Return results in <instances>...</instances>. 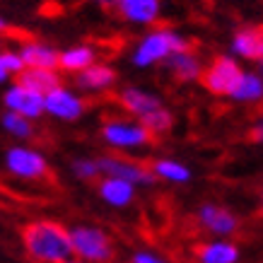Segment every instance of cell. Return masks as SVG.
<instances>
[{"instance_id":"cell-1","label":"cell","mask_w":263,"mask_h":263,"mask_svg":"<svg viewBox=\"0 0 263 263\" xmlns=\"http://www.w3.org/2000/svg\"><path fill=\"white\" fill-rule=\"evenodd\" d=\"M20 241L32 263H65L72 254L70 227L56 220H32L20 232Z\"/></svg>"},{"instance_id":"cell-2","label":"cell","mask_w":263,"mask_h":263,"mask_svg":"<svg viewBox=\"0 0 263 263\" xmlns=\"http://www.w3.org/2000/svg\"><path fill=\"white\" fill-rule=\"evenodd\" d=\"M116 102L121 104L123 111L133 116V121L143 123L152 136H167L174 126V116L169 111V106L147 89L126 87L116 95Z\"/></svg>"},{"instance_id":"cell-3","label":"cell","mask_w":263,"mask_h":263,"mask_svg":"<svg viewBox=\"0 0 263 263\" xmlns=\"http://www.w3.org/2000/svg\"><path fill=\"white\" fill-rule=\"evenodd\" d=\"M191 51V41L169 27H157L143 36L130 51V63L136 68H152L157 63H167L174 53Z\"/></svg>"},{"instance_id":"cell-4","label":"cell","mask_w":263,"mask_h":263,"mask_svg":"<svg viewBox=\"0 0 263 263\" xmlns=\"http://www.w3.org/2000/svg\"><path fill=\"white\" fill-rule=\"evenodd\" d=\"M72 254L85 263H111L114 261V239L109 232L97 224H75L70 227Z\"/></svg>"},{"instance_id":"cell-5","label":"cell","mask_w":263,"mask_h":263,"mask_svg":"<svg viewBox=\"0 0 263 263\" xmlns=\"http://www.w3.org/2000/svg\"><path fill=\"white\" fill-rule=\"evenodd\" d=\"M241 75H244V70H241V65L237 63L234 56H215L205 65V72H203L200 82L210 95L232 97V92L239 85Z\"/></svg>"},{"instance_id":"cell-6","label":"cell","mask_w":263,"mask_h":263,"mask_svg":"<svg viewBox=\"0 0 263 263\" xmlns=\"http://www.w3.org/2000/svg\"><path fill=\"white\" fill-rule=\"evenodd\" d=\"M102 140L116 150H133L150 145L152 133L143 123L130 119H109L102 123Z\"/></svg>"},{"instance_id":"cell-7","label":"cell","mask_w":263,"mask_h":263,"mask_svg":"<svg viewBox=\"0 0 263 263\" xmlns=\"http://www.w3.org/2000/svg\"><path fill=\"white\" fill-rule=\"evenodd\" d=\"M5 169L20 181H41L48 176V162L41 152L15 145L5 152Z\"/></svg>"},{"instance_id":"cell-8","label":"cell","mask_w":263,"mask_h":263,"mask_svg":"<svg viewBox=\"0 0 263 263\" xmlns=\"http://www.w3.org/2000/svg\"><path fill=\"white\" fill-rule=\"evenodd\" d=\"M99 169L102 176H114V179H123V181L133 183V186H152L157 176L152 174L150 167H145L140 162L126 160L119 155H104L99 157Z\"/></svg>"},{"instance_id":"cell-9","label":"cell","mask_w":263,"mask_h":263,"mask_svg":"<svg viewBox=\"0 0 263 263\" xmlns=\"http://www.w3.org/2000/svg\"><path fill=\"white\" fill-rule=\"evenodd\" d=\"M196 220L205 232H210L217 239H227L239 230V217L232 210L217 205V203H203L196 210Z\"/></svg>"},{"instance_id":"cell-10","label":"cell","mask_w":263,"mask_h":263,"mask_svg":"<svg viewBox=\"0 0 263 263\" xmlns=\"http://www.w3.org/2000/svg\"><path fill=\"white\" fill-rule=\"evenodd\" d=\"M104 8L116 10V15L123 17L130 24H155L160 17V0H99Z\"/></svg>"},{"instance_id":"cell-11","label":"cell","mask_w":263,"mask_h":263,"mask_svg":"<svg viewBox=\"0 0 263 263\" xmlns=\"http://www.w3.org/2000/svg\"><path fill=\"white\" fill-rule=\"evenodd\" d=\"M3 104H5V111H15L24 119H39L41 114L46 111V97L36 95L32 89L22 87V85H10L8 92L3 95Z\"/></svg>"},{"instance_id":"cell-12","label":"cell","mask_w":263,"mask_h":263,"mask_svg":"<svg viewBox=\"0 0 263 263\" xmlns=\"http://www.w3.org/2000/svg\"><path fill=\"white\" fill-rule=\"evenodd\" d=\"M46 114L58 121H75L85 114V102L68 87H58L46 95Z\"/></svg>"},{"instance_id":"cell-13","label":"cell","mask_w":263,"mask_h":263,"mask_svg":"<svg viewBox=\"0 0 263 263\" xmlns=\"http://www.w3.org/2000/svg\"><path fill=\"white\" fill-rule=\"evenodd\" d=\"M230 51L237 58L261 63L263 61V24H254V27H241V29H237L234 36H232Z\"/></svg>"},{"instance_id":"cell-14","label":"cell","mask_w":263,"mask_h":263,"mask_svg":"<svg viewBox=\"0 0 263 263\" xmlns=\"http://www.w3.org/2000/svg\"><path fill=\"white\" fill-rule=\"evenodd\" d=\"M27 68H36V70H58L61 68V51L44 44V41H24L20 46Z\"/></svg>"},{"instance_id":"cell-15","label":"cell","mask_w":263,"mask_h":263,"mask_svg":"<svg viewBox=\"0 0 263 263\" xmlns=\"http://www.w3.org/2000/svg\"><path fill=\"white\" fill-rule=\"evenodd\" d=\"M97 193L99 198L111 208H126L136 198V186L123 181V179H114V176H104L97 181Z\"/></svg>"},{"instance_id":"cell-16","label":"cell","mask_w":263,"mask_h":263,"mask_svg":"<svg viewBox=\"0 0 263 263\" xmlns=\"http://www.w3.org/2000/svg\"><path fill=\"white\" fill-rule=\"evenodd\" d=\"M239 247L230 239L203 241L196 247V261L198 263H239Z\"/></svg>"},{"instance_id":"cell-17","label":"cell","mask_w":263,"mask_h":263,"mask_svg":"<svg viewBox=\"0 0 263 263\" xmlns=\"http://www.w3.org/2000/svg\"><path fill=\"white\" fill-rule=\"evenodd\" d=\"M167 70L174 75L179 82H196V80H203V72H205V65L200 63V58L191 51H181V53H174L169 58L167 63Z\"/></svg>"},{"instance_id":"cell-18","label":"cell","mask_w":263,"mask_h":263,"mask_svg":"<svg viewBox=\"0 0 263 263\" xmlns=\"http://www.w3.org/2000/svg\"><path fill=\"white\" fill-rule=\"evenodd\" d=\"M75 85L85 92H106L116 85V70L111 65L95 63L92 68L82 70L80 75H75Z\"/></svg>"},{"instance_id":"cell-19","label":"cell","mask_w":263,"mask_h":263,"mask_svg":"<svg viewBox=\"0 0 263 263\" xmlns=\"http://www.w3.org/2000/svg\"><path fill=\"white\" fill-rule=\"evenodd\" d=\"M15 82L27 89H32V92H36V95H41V97H46V95H51L53 89L63 87V85H61V75H58L56 70H36V68H27Z\"/></svg>"},{"instance_id":"cell-20","label":"cell","mask_w":263,"mask_h":263,"mask_svg":"<svg viewBox=\"0 0 263 263\" xmlns=\"http://www.w3.org/2000/svg\"><path fill=\"white\" fill-rule=\"evenodd\" d=\"M97 63V51L87 44H80V46H70L61 51V70L65 72H75L80 75L82 70H87Z\"/></svg>"},{"instance_id":"cell-21","label":"cell","mask_w":263,"mask_h":263,"mask_svg":"<svg viewBox=\"0 0 263 263\" xmlns=\"http://www.w3.org/2000/svg\"><path fill=\"white\" fill-rule=\"evenodd\" d=\"M230 99H234V102H241V104L263 102V78H261V72H249V70H244L239 85H237V89L232 92Z\"/></svg>"},{"instance_id":"cell-22","label":"cell","mask_w":263,"mask_h":263,"mask_svg":"<svg viewBox=\"0 0 263 263\" xmlns=\"http://www.w3.org/2000/svg\"><path fill=\"white\" fill-rule=\"evenodd\" d=\"M152 174L169 183H186L191 181V169L176 160H155L152 162Z\"/></svg>"},{"instance_id":"cell-23","label":"cell","mask_w":263,"mask_h":263,"mask_svg":"<svg viewBox=\"0 0 263 263\" xmlns=\"http://www.w3.org/2000/svg\"><path fill=\"white\" fill-rule=\"evenodd\" d=\"M27 70V63L20 51L15 48H3L0 51V82H8V78H20Z\"/></svg>"},{"instance_id":"cell-24","label":"cell","mask_w":263,"mask_h":263,"mask_svg":"<svg viewBox=\"0 0 263 263\" xmlns=\"http://www.w3.org/2000/svg\"><path fill=\"white\" fill-rule=\"evenodd\" d=\"M0 123H3V128H5V133H10L12 138H22V140H27V138L34 136L32 121L24 119V116H20V114H15V111H3Z\"/></svg>"},{"instance_id":"cell-25","label":"cell","mask_w":263,"mask_h":263,"mask_svg":"<svg viewBox=\"0 0 263 263\" xmlns=\"http://www.w3.org/2000/svg\"><path fill=\"white\" fill-rule=\"evenodd\" d=\"M70 172L75 179L80 181H97L102 176V169H99V160H92V157H75L70 162Z\"/></svg>"},{"instance_id":"cell-26","label":"cell","mask_w":263,"mask_h":263,"mask_svg":"<svg viewBox=\"0 0 263 263\" xmlns=\"http://www.w3.org/2000/svg\"><path fill=\"white\" fill-rule=\"evenodd\" d=\"M130 263H172L167 256L150 251V249H138L136 254L130 256Z\"/></svg>"},{"instance_id":"cell-27","label":"cell","mask_w":263,"mask_h":263,"mask_svg":"<svg viewBox=\"0 0 263 263\" xmlns=\"http://www.w3.org/2000/svg\"><path fill=\"white\" fill-rule=\"evenodd\" d=\"M249 138H251L254 143H261L263 145V116L256 121L254 126H251V130H249Z\"/></svg>"},{"instance_id":"cell-28","label":"cell","mask_w":263,"mask_h":263,"mask_svg":"<svg viewBox=\"0 0 263 263\" xmlns=\"http://www.w3.org/2000/svg\"><path fill=\"white\" fill-rule=\"evenodd\" d=\"M65 263H85V261H80V258H70V261H65Z\"/></svg>"},{"instance_id":"cell-29","label":"cell","mask_w":263,"mask_h":263,"mask_svg":"<svg viewBox=\"0 0 263 263\" xmlns=\"http://www.w3.org/2000/svg\"><path fill=\"white\" fill-rule=\"evenodd\" d=\"M258 72H261V78H263V61L258 63Z\"/></svg>"}]
</instances>
